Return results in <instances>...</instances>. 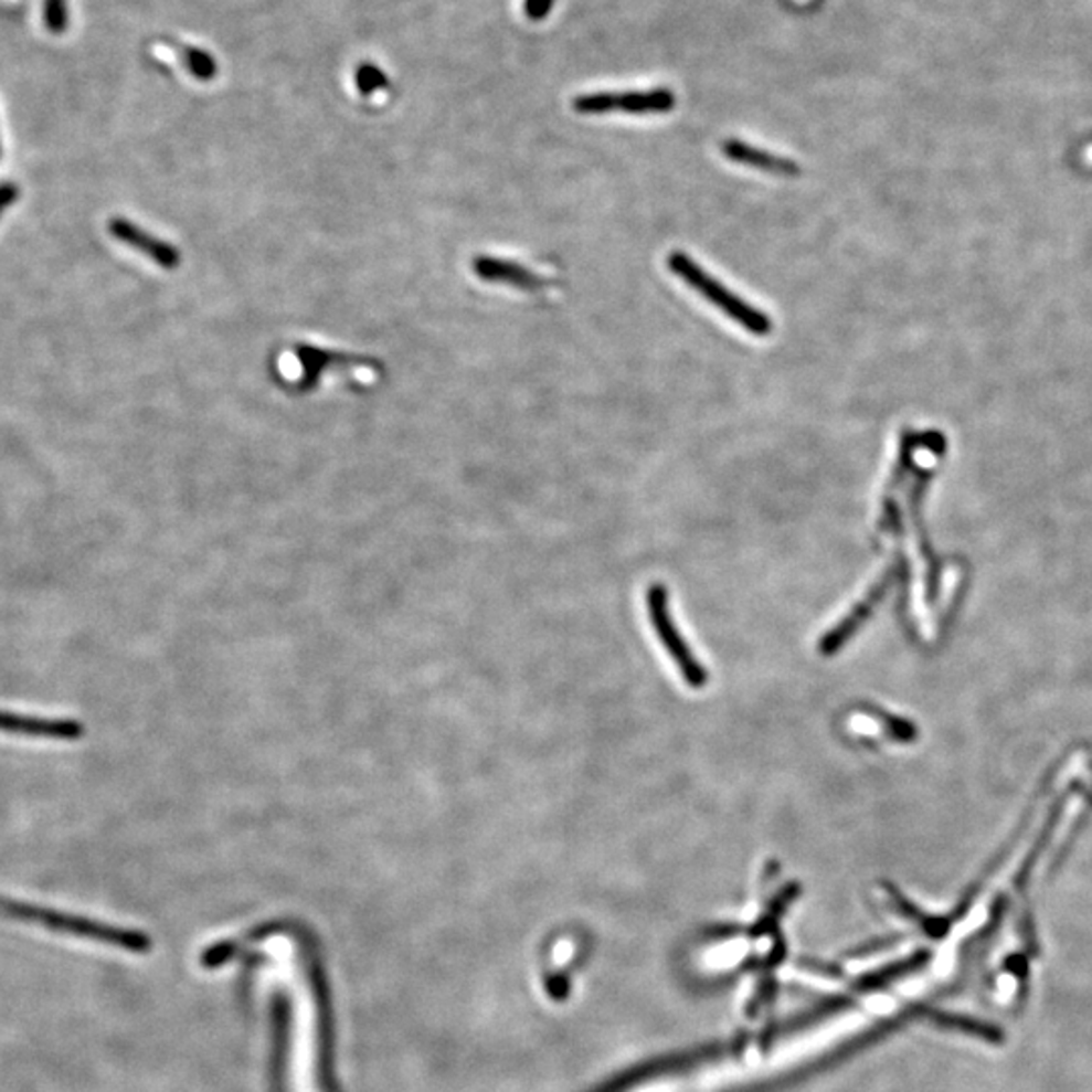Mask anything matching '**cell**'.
<instances>
[{
    "mask_svg": "<svg viewBox=\"0 0 1092 1092\" xmlns=\"http://www.w3.org/2000/svg\"><path fill=\"white\" fill-rule=\"evenodd\" d=\"M0 916H7V919H12V921H21V923L41 924V926H47L51 931L63 933V935L79 936V939L97 941V943H108L112 947L124 948V951H130V953H146V951H150V939L145 933L130 931V929H120V926H112V924L97 923V921H92V919L73 916V914H67V912L43 909V907H35V904H24V902L0 899Z\"/></svg>",
    "mask_w": 1092,
    "mask_h": 1092,
    "instance_id": "obj_1",
    "label": "cell"
},
{
    "mask_svg": "<svg viewBox=\"0 0 1092 1092\" xmlns=\"http://www.w3.org/2000/svg\"><path fill=\"white\" fill-rule=\"evenodd\" d=\"M668 267L670 272L680 277L686 286L695 289L704 300L719 308L722 314H727L732 322L743 326L749 335L755 337H768L773 330V320L767 314L761 312L755 306L732 294L731 289L722 286L719 279L710 276L700 265L682 252H674L668 255Z\"/></svg>",
    "mask_w": 1092,
    "mask_h": 1092,
    "instance_id": "obj_2",
    "label": "cell"
},
{
    "mask_svg": "<svg viewBox=\"0 0 1092 1092\" xmlns=\"http://www.w3.org/2000/svg\"><path fill=\"white\" fill-rule=\"evenodd\" d=\"M676 96L670 89L651 92H629V94H587L573 99V108L579 114H666L674 109Z\"/></svg>",
    "mask_w": 1092,
    "mask_h": 1092,
    "instance_id": "obj_3",
    "label": "cell"
},
{
    "mask_svg": "<svg viewBox=\"0 0 1092 1092\" xmlns=\"http://www.w3.org/2000/svg\"><path fill=\"white\" fill-rule=\"evenodd\" d=\"M648 605L654 627L658 629L666 649L672 654L680 672L685 674V678L690 685L697 686V688L704 685L707 672L698 666V661L692 658L690 649L686 648L682 637L676 632L674 622H670V613L666 609V595H664V589L660 585H654L649 589Z\"/></svg>",
    "mask_w": 1092,
    "mask_h": 1092,
    "instance_id": "obj_4",
    "label": "cell"
},
{
    "mask_svg": "<svg viewBox=\"0 0 1092 1092\" xmlns=\"http://www.w3.org/2000/svg\"><path fill=\"white\" fill-rule=\"evenodd\" d=\"M109 233L114 240L126 243L128 247L142 253L148 259H152L155 264L165 267V269H174L177 265L181 264V253L174 245L158 240L152 233L130 223L128 219L116 216L114 221H109Z\"/></svg>",
    "mask_w": 1092,
    "mask_h": 1092,
    "instance_id": "obj_5",
    "label": "cell"
},
{
    "mask_svg": "<svg viewBox=\"0 0 1092 1092\" xmlns=\"http://www.w3.org/2000/svg\"><path fill=\"white\" fill-rule=\"evenodd\" d=\"M474 274L481 277L484 282L505 284V286L524 289V291H541V289L551 286V279L530 272L529 267H524V265L500 259V257H488V255H481V257L474 259Z\"/></svg>",
    "mask_w": 1092,
    "mask_h": 1092,
    "instance_id": "obj_6",
    "label": "cell"
},
{
    "mask_svg": "<svg viewBox=\"0 0 1092 1092\" xmlns=\"http://www.w3.org/2000/svg\"><path fill=\"white\" fill-rule=\"evenodd\" d=\"M722 152L731 162L743 165L749 169L761 170L767 174H775V177H797L799 174V167L789 158L771 155L767 150H761V148L746 145L741 140H727L722 145Z\"/></svg>",
    "mask_w": 1092,
    "mask_h": 1092,
    "instance_id": "obj_7",
    "label": "cell"
},
{
    "mask_svg": "<svg viewBox=\"0 0 1092 1092\" xmlns=\"http://www.w3.org/2000/svg\"><path fill=\"white\" fill-rule=\"evenodd\" d=\"M0 731L73 741V739L82 736L84 729L79 722L75 721H49V719H33V717H19V714L0 712Z\"/></svg>",
    "mask_w": 1092,
    "mask_h": 1092,
    "instance_id": "obj_8",
    "label": "cell"
},
{
    "mask_svg": "<svg viewBox=\"0 0 1092 1092\" xmlns=\"http://www.w3.org/2000/svg\"><path fill=\"white\" fill-rule=\"evenodd\" d=\"M296 354H298V361L304 364V372H301L300 381H298L300 389H310L314 384H318V379L322 377V372L330 371V369L335 371V369L364 367L362 359H352L349 354H337V352L314 349V347H298Z\"/></svg>",
    "mask_w": 1092,
    "mask_h": 1092,
    "instance_id": "obj_9",
    "label": "cell"
},
{
    "mask_svg": "<svg viewBox=\"0 0 1092 1092\" xmlns=\"http://www.w3.org/2000/svg\"><path fill=\"white\" fill-rule=\"evenodd\" d=\"M933 1021L941 1030H953V1032L967 1033L973 1038H982L992 1045L1004 1042V1032L987 1021L975 1020L969 1016H957V1014H933Z\"/></svg>",
    "mask_w": 1092,
    "mask_h": 1092,
    "instance_id": "obj_10",
    "label": "cell"
},
{
    "mask_svg": "<svg viewBox=\"0 0 1092 1092\" xmlns=\"http://www.w3.org/2000/svg\"><path fill=\"white\" fill-rule=\"evenodd\" d=\"M45 21L53 33H61L67 23L63 0H45Z\"/></svg>",
    "mask_w": 1092,
    "mask_h": 1092,
    "instance_id": "obj_11",
    "label": "cell"
},
{
    "mask_svg": "<svg viewBox=\"0 0 1092 1092\" xmlns=\"http://www.w3.org/2000/svg\"><path fill=\"white\" fill-rule=\"evenodd\" d=\"M17 194H19V191H17V187H14V184H9V182L0 184V215H2V211H4L7 206H11V204L14 203Z\"/></svg>",
    "mask_w": 1092,
    "mask_h": 1092,
    "instance_id": "obj_12",
    "label": "cell"
},
{
    "mask_svg": "<svg viewBox=\"0 0 1092 1092\" xmlns=\"http://www.w3.org/2000/svg\"><path fill=\"white\" fill-rule=\"evenodd\" d=\"M551 2L552 0H529L527 11H529L530 19H542L551 9Z\"/></svg>",
    "mask_w": 1092,
    "mask_h": 1092,
    "instance_id": "obj_13",
    "label": "cell"
}]
</instances>
